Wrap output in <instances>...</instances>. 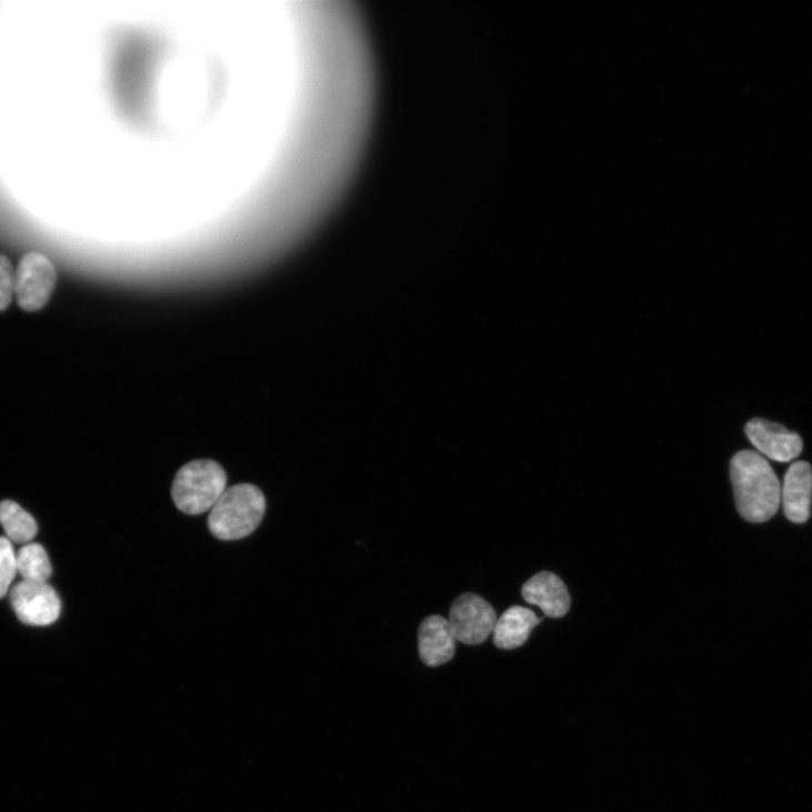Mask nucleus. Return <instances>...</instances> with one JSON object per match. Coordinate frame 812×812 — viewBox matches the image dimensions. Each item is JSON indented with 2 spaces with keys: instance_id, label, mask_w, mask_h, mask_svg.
Here are the masks:
<instances>
[{
  "instance_id": "nucleus-15",
  "label": "nucleus",
  "mask_w": 812,
  "mask_h": 812,
  "mask_svg": "<svg viewBox=\"0 0 812 812\" xmlns=\"http://www.w3.org/2000/svg\"><path fill=\"white\" fill-rule=\"evenodd\" d=\"M16 297V271L8 257L0 254V312L11 305Z\"/></svg>"
},
{
  "instance_id": "nucleus-6",
  "label": "nucleus",
  "mask_w": 812,
  "mask_h": 812,
  "mask_svg": "<svg viewBox=\"0 0 812 812\" xmlns=\"http://www.w3.org/2000/svg\"><path fill=\"white\" fill-rule=\"evenodd\" d=\"M449 621L458 641L477 645L493 633L498 619L485 600L475 594H464L452 605Z\"/></svg>"
},
{
  "instance_id": "nucleus-3",
  "label": "nucleus",
  "mask_w": 812,
  "mask_h": 812,
  "mask_svg": "<svg viewBox=\"0 0 812 812\" xmlns=\"http://www.w3.org/2000/svg\"><path fill=\"white\" fill-rule=\"evenodd\" d=\"M227 487L228 475L223 467L212 460H198L178 472L172 497L181 511L196 515L211 510Z\"/></svg>"
},
{
  "instance_id": "nucleus-10",
  "label": "nucleus",
  "mask_w": 812,
  "mask_h": 812,
  "mask_svg": "<svg viewBox=\"0 0 812 812\" xmlns=\"http://www.w3.org/2000/svg\"><path fill=\"white\" fill-rule=\"evenodd\" d=\"M524 600L540 608L552 619L563 618L570 610V595L564 582L554 573L540 572L530 579L523 587Z\"/></svg>"
},
{
  "instance_id": "nucleus-12",
  "label": "nucleus",
  "mask_w": 812,
  "mask_h": 812,
  "mask_svg": "<svg viewBox=\"0 0 812 812\" xmlns=\"http://www.w3.org/2000/svg\"><path fill=\"white\" fill-rule=\"evenodd\" d=\"M0 524L8 539L20 544H29L38 533V525L33 517L11 500L0 503Z\"/></svg>"
},
{
  "instance_id": "nucleus-13",
  "label": "nucleus",
  "mask_w": 812,
  "mask_h": 812,
  "mask_svg": "<svg viewBox=\"0 0 812 812\" xmlns=\"http://www.w3.org/2000/svg\"><path fill=\"white\" fill-rule=\"evenodd\" d=\"M18 572L23 580L47 582L52 574L49 557L42 545L29 543L17 553Z\"/></svg>"
},
{
  "instance_id": "nucleus-1",
  "label": "nucleus",
  "mask_w": 812,
  "mask_h": 812,
  "mask_svg": "<svg viewBox=\"0 0 812 812\" xmlns=\"http://www.w3.org/2000/svg\"><path fill=\"white\" fill-rule=\"evenodd\" d=\"M730 478L738 512L750 523H765L781 504V484L759 452L742 451L730 462Z\"/></svg>"
},
{
  "instance_id": "nucleus-14",
  "label": "nucleus",
  "mask_w": 812,
  "mask_h": 812,
  "mask_svg": "<svg viewBox=\"0 0 812 812\" xmlns=\"http://www.w3.org/2000/svg\"><path fill=\"white\" fill-rule=\"evenodd\" d=\"M18 574L17 553L8 538H0V600L9 593Z\"/></svg>"
},
{
  "instance_id": "nucleus-8",
  "label": "nucleus",
  "mask_w": 812,
  "mask_h": 812,
  "mask_svg": "<svg viewBox=\"0 0 812 812\" xmlns=\"http://www.w3.org/2000/svg\"><path fill=\"white\" fill-rule=\"evenodd\" d=\"M812 501V469L806 462L793 463L781 487V503L786 519L804 524L810 517Z\"/></svg>"
},
{
  "instance_id": "nucleus-7",
  "label": "nucleus",
  "mask_w": 812,
  "mask_h": 812,
  "mask_svg": "<svg viewBox=\"0 0 812 812\" xmlns=\"http://www.w3.org/2000/svg\"><path fill=\"white\" fill-rule=\"evenodd\" d=\"M745 432L760 454L770 460L786 463L798 459L802 452L801 437L779 423L753 419L746 424Z\"/></svg>"
},
{
  "instance_id": "nucleus-4",
  "label": "nucleus",
  "mask_w": 812,
  "mask_h": 812,
  "mask_svg": "<svg viewBox=\"0 0 812 812\" xmlns=\"http://www.w3.org/2000/svg\"><path fill=\"white\" fill-rule=\"evenodd\" d=\"M57 284V271L50 259L41 253L24 255L16 271V298L29 313L40 311L51 299Z\"/></svg>"
},
{
  "instance_id": "nucleus-2",
  "label": "nucleus",
  "mask_w": 812,
  "mask_h": 812,
  "mask_svg": "<svg viewBox=\"0 0 812 812\" xmlns=\"http://www.w3.org/2000/svg\"><path fill=\"white\" fill-rule=\"evenodd\" d=\"M265 498L252 484H238L225 491L212 507L208 527L221 541H238L251 535L265 513Z\"/></svg>"
},
{
  "instance_id": "nucleus-11",
  "label": "nucleus",
  "mask_w": 812,
  "mask_h": 812,
  "mask_svg": "<svg viewBox=\"0 0 812 812\" xmlns=\"http://www.w3.org/2000/svg\"><path fill=\"white\" fill-rule=\"evenodd\" d=\"M541 621L533 611L527 608H510L495 623L493 630L494 644L503 650L520 648L527 643L533 629Z\"/></svg>"
},
{
  "instance_id": "nucleus-5",
  "label": "nucleus",
  "mask_w": 812,
  "mask_h": 812,
  "mask_svg": "<svg viewBox=\"0 0 812 812\" xmlns=\"http://www.w3.org/2000/svg\"><path fill=\"white\" fill-rule=\"evenodd\" d=\"M10 599L17 616L28 625H50L61 612L60 599L48 582L22 580L12 588Z\"/></svg>"
},
{
  "instance_id": "nucleus-9",
  "label": "nucleus",
  "mask_w": 812,
  "mask_h": 812,
  "mask_svg": "<svg viewBox=\"0 0 812 812\" xmlns=\"http://www.w3.org/2000/svg\"><path fill=\"white\" fill-rule=\"evenodd\" d=\"M457 638L445 618H427L419 629V653L429 668H438L451 661L457 650Z\"/></svg>"
}]
</instances>
